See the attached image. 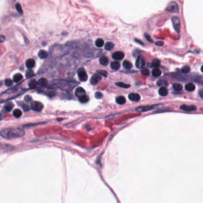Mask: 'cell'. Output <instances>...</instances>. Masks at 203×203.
<instances>
[{"label": "cell", "instance_id": "22", "mask_svg": "<svg viewBox=\"0 0 203 203\" xmlns=\"http://www.w3.org/2000/svg\"><path fill=\"white\" fill-rule=\"evenodd\" d=\"M122 65H123V67L124 69H127V70H129V69H132V64L131 63L130 61H127V60L124 61L123 62Z\"/></svg>", "mask_w": 203, "mask_h": 203}, {"label": "cell", "instance_id": "6", "mask_svg": "<svg viewBox=\"0 0 203 203\" xmlns=\"http://www.w3.org/2000/svg\"><path fill=\"white\" fill-rule=\"evenodd\" d=\"M31 107L33 110L36 111H41L44 108V105L42 104L41 102L33 101L31 103Z\"/></svg>", "mask_w": 203, "mask_h": 203}, {"label": "cell", "instance_id": "7", "mask_svg": "<svg viewBox=\"0 0 203 203\" xmlns=\"http://www.w3.org/2000/svg\"><path fill=\"white\" fill-rule=\"evenodd\" d=\"M145 65V60L142 56H138V58L136 60L135 65L137 68L138 69H142L144 67Z\"/></svg>", "mask_w": 203, "mask_h": 203}, {"label": "cell", "instance_id": "11", "mask_svg": "<svg viewBox=\"0 0 203 203\" xmlns=\"http://www.w3.org/2000/svg\"><path fill=\"white\" fill-rule=\"evenodd\" d=\"M156 107V106H141V107H138L136 108V111H146L150 110L153 109L154 107Z\"/></svg>", "mask_w": 203, "mask_h": 203}, {"label": "cell", "instance_id": "48", "mask_svg": "<svg viewBox=\"0 0 203 203\" xmlns=\"http://www.w3.org/2000/svg\"><path fill=\"white\" fill-rule=\"evenodd\" d=\"M155 45L157 46H163V42L161 41H157L155 42Z\"/></svg>", "mask_w": 203, "mask_h": 203}, {"label": "cell", "instance_id": "49", "mask_svg": "<svg viewBox=\"0 0 203 203\" xmlns=\"http://www.w3.org/2000/svg\"><path fill=\"white\" fill-rule=\"evenodd\" d=\"M199 94H200V97H201V98H203V90H200V92H199Z\"/></svg>", "mask_w": 203, "mask_h": 203}, {"label": "cell", "instance_id": "32", "mask_svg": "<svg viewBox=\"0 0 203 203\" xmlns=\"http://www.w3.org/2000/svg\"><path fill=\"white\" fill-rule=\"evenodd\" d=\"M38 84L42 86H45L48 84V81L45 78H41L38 81Z\"/></svg>", "mask_w": 203, "mask_h": 203}, {"label": "cell", "instance_id": "36", "mask_svg": "<svg viewBox=\"0 0 203 203\" xmlns=\"http://www.w3.org/2000/svg\"><path fill=\"white\" fill-rule=\"evenodd\" d=\"M16 10L18 11V13H19L21 14H23V10H22V8L20 4L17 3L16 4Z\"/></svg>", "mask_w": 203, "mask_h": 203}, {"label": "cell", "instance_id": "10", "mask_svg": "<svg viewBox=\"0 0 203 203\" xmlns=\"http://www.w3.org/2000/svg\"><path fill=\"white\" fill-rule=\"evenodd\" d=\"M129 99L132 101L138 102L141 99V97L137 93H130L128 95Z\"/></svg>", "mask_w": 203, "mask_h": 203}, {"label": "cell", "instance_id": "27", "mask_svg": "<svg viewBox=\"0 0 203 203\" xmlns=\"http://www.w3.org/2000/svg\"><path fill=\"white\" fill-rule=\"evenodd\" d=\"M160 65V61L158 59H154L153 60L151 63V67H158Z\"/></svg>", "mask_w": 203, "mask_h": 203}, {"label": "cell", "instance_id": "39", "mask_svg": "<svg viewBox=\"0 0 203 203\" xmlns=\"http://www.w3.org/2000/svg\"><path fill=\"white\" fill-rule=\"evenodd\" d=\"M5 85H6L7 86H10L13 85V81L10 79H6L5 80Z\"/></svg>", "mask_w": 203, "mask_h": 203}, {"label": "cell", "instance_id": "15", "mask_svg": "<svg viewBox=\"0 0 203 203\" xmlns=\"http://www.w3.org/2000/svg\"><path fill=\"white\" fill-rule=\"evenodd\" d=\"M110 67L114 70H118L120 68V63L118 61H113L110 64Z\"/></svg>", "mask_w": 203, "mask_h": 203}, {"label": "cell", "instance_id": "29", "mask_svg": "<svg viewBox=\"0 0 203 203\" xmlns=\"http://www.w3.org/2000/svg\"><path fill=\"white\" fill-rule=\"evenodd\" d=\"M173 88L176 91H180L182 89L183 86L180 83H174L173 84Z\"/></svg>", "mask_w": 203, "mask_h": 203}, {"label": "cell", "instance_id": "9", "mask_svg": "<svg viewBox=\"0 0 203 203\" xmlns=\"http://www.w3.org/2000/svg\"><path fill=\"white\" fill-rule=\"evenodd\" d=\"M124 54L122 51L114 52L112 55V58L116 60H121L124 58Z\"/></svg>", "mask_w": 203, "mask_h": 203}, {"label": "cell", "instance_id": "37", "mask_svg": "<svg viewBox=\"0 0 203 203\" xmlns=\"http://www.w3.org/2000/svg\"><path fill=\"white\" fill-rule=\"evenodd\" d=\"M190 70H191V69H190V67L189 66H188V65H185V66L183 67L182 68L181 71L183 73H188V72H190Z\"/></svg>", "mask_w": 203, "mask_h": 203}, {"label": "cell", "instance_id": "19", "mask_svg": "<svg viewBox=\"0 0 203 203\" xmlns=\"http://www.w3.org/2000/svg\"><path fill=\"white\" fill-rule=\"evenodd\" d=\"M22 79H23L22 74L20 73H17V74H14V76H13V82L17 83V82H20Z\"/></svg>", "mask_w": 203, "mask_h": 203}, {"label": "cell", "instance_id": "8", "mask_svg": "<svg viewBox=\"0 0 203 203\" xmlns=\"http://www.w3.org/2000/svg\"><path fill=\"white\" fill-rule=\"evenodd\" d=\"M101 79L102 78L101 77V76L99 75L98 73H96V74H94V75L91 77L90 82H91V83L92 85H96L98 82H100Z\"/></svg>", "mask_w": 203, "mask_h": 203}, {"label": "cell", "instance_id": "41", "mask_svg": "<svg viewBox=\"0 0 203 203\" xmlns=\"http://www.w3.org/2000/svg\"><path fill=\"white\" fill-rule=\"evenodd\" d=\"M55 94H56V92L54 91H53V90H48V91H47V94L48 95L49 97H53L55 95Z\"/></svg>", "mask_w": 203, "mask_h": 203}, {"label": "cell", "instance_id": "13", "mask_svg": "<svg viewBox=\"0 0 203 203\" xmlns=\"http://www.w3.org/2000/svg\"><path fill=\"white\" fill-rule=\"evenodd\" d=\"M196 107L195 106H187V105H182L180 107V109L187 111H194L196 110Z\"/></svg>", "mask_w": 203, "mask_h": 203}, {"label": "cell", "instance_id": "12", "mask_svg": "<svg viewBox=\"0 0 203 203\" xmlns=\"http://www.w3.org/2000/svg\"><path fill=\"white\" fill-rule=\"evenodd\" d=\"M75 95L76 96L78 97V98H80L81 97H83L86 95V92H85V91L83 88L79 87L76 89Z\"/></svg>", "mask_w": 203, "mask_h": 203}, {"label": "cell", "instance_id": "24", "mask_svg": "<svg viewBox=\"0 0 203 203\" xmlns=\"http://www.w3.org/2000/svg\"><path fill=\"white\" fill-rule=\"evenodd\" d=\"M116 103L119 104H123L126 103V98L123 96H119L116 98Z\"/></svg>", "mask_w": 203, "mask_h": 203}, {"label": "cell", "instance_id": "3", "mask_svg": "<svg viewBox=\"0 0 203 203\" xmlns=\"http://www.w3.org/2000/svg\"><path fill=\"white\" fill-rule=\"evenodd\" d=\"M166 10L168 12L173 13H179V6L178 4L175 1H171L169 2L168 6L166 7Z\"/></svg>", "mask_w": 203, "mask_h": 203}, {"label": "cell", "instance_id": "4", "mask_svg": "<svg viewBox=\"0 0 203 203\" xmlns=\"http://www.w3.org/2000/svg\"><path fill=\"white\" fill-rule=\"evenodd\" d=\"M171 22L174 29L177 33L180 32V19L176 16H174L171 18Z\"/></svg>", "mask_w": 203, "mask_h": 203}, {"label": "cell", "instance_id": "16", "mask_svg": "<svg viewBox=\"0 0 203 203\" xmlns=\"http://www.w3.org/2000/svg\"><path fill=\"white\" fill-rule=\"evenodd\" d=\"M99 63L101 65H104V66H106V65H108V59L106 57V56H102L99 59Z\"/></svg>", "mask_w": 203, "mask_h": 203}, {"label": "cell", "instance_id": "5", "mask_svg": "<svg viewBox=\"0 0 203 203\" xmlns=\"http://www.w3.org/2000/svg\"><path fill=\"white\" fill-rule=\"evenodd\" d=\"M78 75L79 80L82 82H85L88 80V75L84 69L81 68L78 71Z\"/></svg>", "mask_w": 203, "mask_h": 203}, {"label": "cell", "instance_id": "35", "mask_svg": "<svg viewBox=\"0 0 203 203\" xmlns=\"http://www.w3.org/2000/svg\"><path fill=\"white\" fill-rule=\"evenodd\" d=\"M116 85H117V86H120V87L123 88H129L130 86V85L126 84V83H123V82H117V83H116Z\"/></svg>", "mask_w": 203, "mask_h": 203}, {"label": "cell", "instance_id": "47", "mask_svg": "<svg viewBox=\"0 0 203 203\" xmlns=\"http://www.w3.org/2000/svg\"><path fill=\"white\" fill-rule=\"evenodd\" d=\"M135 41H136V42H137L138 43V44H141V45H144L143 42H142V41H141L139 40V39H135Z\"/></svg>", "mask_w": 203, "mask_h": 203}, {"label": "cell", "instance_id": "45", "mask_svg": "<svg viewBox=\"0 0 203 203\" xmlns=\"http://www.w3.org/2000/svg\"><path fill=\"white\" fill-rule=\"evenodd\" d=\"M145 38H146V39H147V40L149 42H153V40H152L151 38V36L148 35V34L145 33Z\"/></svg>", "mask_w": 203, "mask_h": 203}, {"label": "cell", "instance_id": "33", "mask_svg": "<svg viewBox=\"0 0 203 203\" xmlns=\"http://www.w3.org/2000/svg\"><path fill=\"white\" fill-rule=\"evenodd\" d=\"M33 76H34V72L32 70H31V69L27 70V72L26 73V78H27V79L32 78Z\"/></svg>", "mask_w": 203, "mask_h": 203}, {"label": "cell", "instance_id": "26", "mask_svg": "<svg viewBox=\"0 0 203 203\" xmlns=\"http://www.w3.org/2000/svg\"><path fill=\"white\" fill-rule=\"evenodd\" d=\"M95 45L97 46V47H99V48H100V47H102L103 45H104V41L103 39H102L101 38H98L97 39L96 41H95Z\"/></svg>", "mask_w": 203, "mask_h": 203}, {"label": "cell", "instance_id": "30", "mask_svg": "<svg viewBox=\"0 0 203 203\" xmlns=\"http://www.w3.org/2000/svg\"><path fill=\"white\" fill-rule=\"evenodd\" d=\"M36 85H37V82L35 79H31L28 83L29 87L31 88H34L36 87Z\"/></svg>", "mask_w": 203, "mask_h": 203}, {"label": "cell", "instance_id": "20", "mask_svg": "<svg viewBox=\"0 0 203 203\" xmlns=\"http://www.w3.org/2000/svg\"><path fill=\"white\" fill-rule=\"evenodd\" d=\"M114 45L113 43L111 42H106V44H105L104 48L106 50L110 51L114 48Z\"/></svg>", "mask_w": 203, "mask_h": 203}, {"label": "cell", "instance_id": "51", "mask_svg": "<svg viewBox=\"0 0 203 203\" xmlns=\"http://www.w3.org/2000/svg\"><path fill=\"white\" fill-rule=\"evenodd\" d=\"M2 85V81H0V86Z\"/></svg>", "mask_w": 203, "mask_h": 203}, {"label": "cell", "instance_id": "38", "mask_svg": "<svg viewBox=\"0 0 203 203\" xmlns=\"http://www.w3.org/2000/svg\"><path fill=\"white\" fill-rule=\"evenodd\" d=\"M97 72L99 74V75H102L104 77H107V72L106 71V70H98L97 71Z\"/></svg>", "mask_w": 203, "mask_h": 203}, {"label": "cell", "instance_id": "17", "mask_svg": "<svg viewBox=\"0 0 203 203\" xmlns=\"http://www.w3.org/2000/svg\"><path fill=\"white\" fill-rule=\"evenodd\" d=\"M167 93H168V91H167V89L164 87V86H162L160 88L159 91H158V94H159L162 97L166 96L167 95Z\"/></svg>", "mask_w": 203, "mask_h": 203}, {"label": "cell", "instance_id": "46", "mask_svg": "<svg viewBox=\"0 0 203 203\" xmlns=\"http://www.w3.org/2000/svg\"><path fill=\"white\" fill-rule=\"evenodd\" d=\"M5 40H6V37H5L4 35H0V44L4 42Z\"/></svg>", "mask_w": 203, "mask_h": 203}, {"label": "cell", "instance_id": "28", "mask_svg": "<svg viewBox=\"0 0 203 203\" xmlns=\"http://www.w3.org/2000/svg\"><path fill=\"white\" fill-rule=\"evenodd\" d=\"M22 115V111H21L20 109L17 108V109H15L14 111H13V116H14L15 117L19 118L20 117H21Z\"/></svg>", "mask_w": 203, "mask_h": 203}, {"label": "cell", "instance_id": "18", "mask_svg": "<svg viewBox=\"0 0 203 203\" xmlns=\"http://www.w3.org/2000/svg\"><path fill=\"white\" fill-rule=\"evenodd\" d=\"M185 88L187 91H193L195 89V86L194 83H187L185 86Z\"/></svg>", "mask_w": 203, "mask_h": 203}, {"label": "cell", "instance_id": "50", "mask_svg": "<svg viewBox=\"0 0 203 203\" xmlns=\"http://www.w3.org/2000/svg\"><path fill=\"white\" fill-rule=\"evenodd\" d=\"M2 113H0V120H2Z\"/></svg>", "mask_w": 203, "mask_h": 203}, {"label": "cell", "instance_id": "2", "mask_svg": "<svg viewBox=\"0 0 203 203\" xmlns=\"http://www.w3.org/2000/svg\"><path fill=\"white\" fill-rule=\"evenodd\" d=\"M54 85L62 89H68L69 88H73L76 84H74V83H73V82H69V81L57 80V81H54Z\"/></svg>", "mask_w": 203, "mask_h": 203}, {"label": "cell", "instance_id": "1", "mask_svg": "<svg viewBox=\"0 0 203 203\" xmlns=\"http://www.w3.org/2000/svg\"><path fill=\"white\" fill-rule=\"evenodd\" d=\"M0 135L6 139L17 138L24 136V131L19 128H6L0 131Z\"/></svg>", "mask_w": 203, "mask_h": 203}, {"label": "cell", "instance_id": "44", "mask_svg": "<svg viewBox=\"0 0 203 203\" xmlns=\"http://www.w3.org/2000/svg\"><path fill=\"white\" fill-rule=\"evenodd\" d=\"M32 97H31V96H30V95H26V96L24 97V101H25L26 102H27V103L31 102V101H32Z\"/></svg>", "mask_w": 203, "mask_h": 203}, {"label": "cell", "instance_id": "42", "mask_svg": "<svg viewBox=\"0 0 203 203\" xmlns=\"http://www.w3.org/2000/svg\"><path fill=\"white\" fill-rule=\"evenodd\" d=\"M95 97L97 99H101L103 98V94L100 92H96L95 94Z\"/></svg>", "mask_w": 203, "mask_h": 203}, {"label": "cell", "instance_id": "23", "mask_svg": "<svg viewBox=\"0 0 203 203\" xmlns=\"http://www.w3.org/2000/svg\"><path fill=\"white\" fill-rule=\"evenodd\" d=\"M161 74H162V72H161V70L158 67L154 68V69L152 71V74L155 77L160 76Z\"/></svg>", "mask_w": 203, "mask_h": 203}, {"label": "cell", "instance_id": "14", "mask_svg": "<svg viewBox=\"0 0 203 203\" xmlns=\"http://www.w3.org/2000/svg\"><path fill=\"white\" fill-rule=\"evenodd\" d=\"M35 65V61L32 58H29L28 60H26V67L28 68V69H31Z\"/></svg>", "mask_w": 203, "mask_h": 203}, {"label": "cell", "instance_id": "40", "mask_svg": "<svg viewBox=\"0 0 203 203\" xmlns=\"http://www.w3.org/2000/svg\"><path fill=\"white\" fill-rule=\"evenodd\" d=\"M141 73L144 76H149L150 75V71L148 69H143L141 70Z\"/></svg>", "mask_w": 203, "mask_h": 203}, {"label": "cell", "instance_id": "21", "mask_svg": "<svg viewBox=\"0 0 203 203\" xmlns=\"http://www.w3.org/2000/svg\"><path fill=\"white\" fill-rule=\"evenodd\" d=\"M38 56L41 59H45L48 57V52L45 50H40L38 52Z\"/></svg>", "mask_w": 203, "mask_h": 203}, {"label": "cell", "instance_id": "31", "mask_svg": "<svg viewBox=\"0 0 203 203\" xmlns=\"http://www.w3.org/2000/svg\"><path fill=\"white\" fill-rule=\"evenodd\" d=\"M157 83L158 86H166L168 85V82H167V81L165 79H160L159 81H157Z\"/></svg>", "mask_w": 203, "mask_h": 203}, {"label": "cell", "instance_id": "34", "mask_svg": "<svg viewBox=\"0 0 203 203\" xmlns=\"http://www.w3.org/2000/svg\"><path fill=\"white\" fill-rule=\"evenodd\" d=\"M79 101L81 102V103H87V102L88 101L89 98H88V97L86 96V95H84V96L81 97L79 98Z\"/></svg>", "mask_w": 203, "mask_h": 203}, {"label": "cell", "instance_id": "25", "mask_svg": "<svg viewBox=\"0 0 203 203\" xmlns=\"http://www.w3.org/2000/svg\"><path fill=\"white\" fill-rule=\"evenodd\" d=\"M13 107H14V105L12 103H8L7 104H6L4 107V108L6 110L7 112H10V111H11V110L13 109Z\"/></svg>", "mask_w": 203, "mask_h": 203}, {"label": "cell", "instance_id": "43", "mask_svg": "<svg viewBox=\"0 0 203 203\" xmlns=\"http://www.w3.org/2000/svg\"><path fill=\"white\" fill-rule=\"evenodd\" d=\"M22 108H23V110L24 111H29L30 110L29 106L28 105H27V104H24L22 105Z\"/></svg>", "mask_w": 203, "mask_h": 203}]
</instances>
